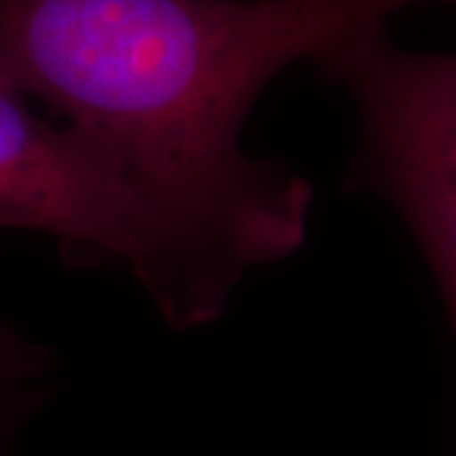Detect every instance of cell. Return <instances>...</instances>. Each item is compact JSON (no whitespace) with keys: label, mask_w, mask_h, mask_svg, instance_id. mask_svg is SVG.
<instances>
[{"label":"cell","mask_w":456,"mask_h":456,"mask_svg":"<svg viewBox=\"0 0 456 456\" xmlns=\"http://www.w3.org/2000/svg\"><path fill=\"white\" fill-rule=\"evenodd\" d=\"M0 77V228L53 236L74 259L130 269L175 327L211 322L236 281L86 134L28 110Z\"/></svg>","instance_id":"2"},{"label":"cell","mask_w":456,"mask_h":456,"mask_svg":"<svg viewBox=\"0 0 456 456\" xmlns=\"http://www.w3.org/2000/svg\"><path fill=\"white\" fill-rule=\"evenodd\" d=\"M5 426H8V421L0 416V456H3V449H5V431H8Z\"/></svg>","instance_id":"5"},{"label":"cell","mask_w":456,"mask_h":456,"mask_svg":"<svg viewBox=\"0 0 456 456\" xmlns=\"http://www.w3.org/2000/svg\"><path fill=\"white\" fill-rule=\"evenodd\" d=\"M426 0H0V77L49 102L233 281L307 233L312 191L241 150L264 86ZM456 3V0H446Z\"/></svg>","instance_id":"1"},{"label":"cell","mask_w":456,"mask_h":456,"mask_svg":"<svg viewBox=\"0 0 456 456\" xmlns=\"http://www.w3.org/2000/svg\"><path fill=\"white\" fill-rule=\"evenodd\" d=\"M314 64L355 99L362 167L413 228L456 322V53H411L370 28Z\"/></svg>","instance_id":"3"},{"label":"cell","mask_w":456,"mask_h":456,"mask_svg":"<svg viewBox=\"0 0 456 456\" xmlns=\"http://www.w3.org/2000/svg\"><path fill=\"white\" fill-rule=\"evenodd\" d=\"M46 368V353L0 325V388L28 380Z\"/></svg>","instance_id":"4"}]
</instances>
